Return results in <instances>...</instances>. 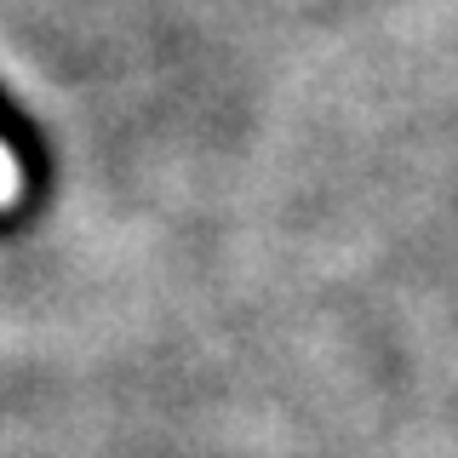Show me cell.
<instances>
[{
  "label": "cell",
  "instance_id": "1",
  "mask_svg": "<svg viewBox=\"0 0 458 458\" xmlns=\"http://www.w3.org/2000/svg\"><path fill=\"white\" fill-rule=\"evenodd\" d=\"M18 195H23V166H18V155L0 143V212L18 207Z\"/></svg>",
  "mask_w": 458,
  "mask_h": 458
}]
</instances>
